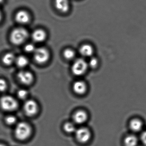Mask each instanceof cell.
<instances>
[{"instance_id": "2", "label": "cell", "mask_w": 146, "mask_h": 146, "mask_svg": "<svg viewBox=\"0 0 146 146\" xmlns=\"http://www.w3.org/2000/svg\"><path fill=\"white\" fill-rule=\"evenodd\" d=\"M31 133V127L29 124L25 122L19 123L15 128V136L18 139L21 141H23L29 138Z\"/></svg>"}, {"instance_id": "15", "label": "cell", "mask_w": 146, "mask_h": 146, "mask_svg": "<svg viewBox=\"0 0 146 146\" xmlns=\"http://www.w3.org/2000/svg\"><path fill=\"white\" fill-rule=\"evenodd\" d=\"M130 128L132 131L137 132L140 131L142 128L143 124L140 119H134L130 122Z\"/></svg>"}, {"instance_id": "10", "label": "cell", "mask_w": 146, "mask_h": 146, "mask_svg": "<svg viewBox=\"0 0 146 146\" xmlns=\"http://www.w3.org/2000/svg\"><path fill=\"white\" fill-rule=\"evenodd\" d=\"M88 116L87 113L83 110L77 111L73 116V119L76 123L82 124L87 121Z\"/></svg>"}, {"instance_id": "18", "label": "cell", "mask_w": 146, "mask_h": 146, "mask_svg": "<svg viewBox=\"0 0 146 146\" xmlns=\"http://www.w3.org/2000/svg\"><path fill=\"white\" fill-rule=\"evenodd\" d=\"M15 62L19 67L23 68L28 65L29 61L26 57L21 55L16 58Z\"/></svg>"}, {"instance_id": "9", "label": "cell", "mask_w": 146, "mask_h": 146, "mask_svg": "<svg viewBox=\"0 0 146 146\" xmlns=\"http://www.w3.org/2000/svg\"><path fill=\"white\" fill-rule=\"evenodd\" d=\"M56 9L62 13H66L70 10V4L68 0H55Z\"/></svg>"}, {"instance_id": "20", "label": "cell", "mask_w": 146, "mask_h": 146, "mask_svg": "<svg viewBox=\"0 0 146 146\" xmlns=\"http://www.w3.org/2000/svg\"><path fill=\"white\" fill-rule=\"evenodd\" d=\"M64 129L66 132L69 133H73L76 130L75 124L71 122L66 123L64 125Z\"/></svg>"}, {"instance_id": "7", "label": "cell", "mask_w": 146, "mask_h": 146, "mask_svg": "<svg viewBox=\"0 0 146 146\" xmlns=\"http://www.w3.org/2000/svg\"><path fill=\"white\" fill-rule=\"evenodd\" d=\"M24 111L26 115L33 116L37 113L38 106L37 103L33 100H28L25 102L23 106Z\"/></svg>"}, {"instance_id": "27", "label": "cell", "mask_w": 146, "mask_h": 146, "mask_svg": "<svg viewBox=\"0 0 146 146\" xmlns=\"http://www.w3.org/2000/svg\"><path fill=\"white\" fill-rule=\"evenodd\" d=\"M2 13H1V11H0V22L1 21V19H2Z\"/></svg>"}, {"instance_id": "19", "label": "cell", "mask_w": 146, "mask_h": 146, "mask_svg": "<svg viewBox=\"0 0 146 146\" xmlns=\"http://www.w3.org/2000/svg\"><path fill=\"white\" fill-rule=\"evenodd\" d=\"M63 55L65 58L71 60L75 58L76 53L75 51L71 48H66L63 52Z\"/></svg>"}, {"instance_id": "17", "label": "cell", "mask_w": 146, "mask_h": 146, "mask_svg": "<svg viewBox=\"0 0 146 146\" xmlns=\"http://www.w3.org/2000/svg\"><path fill=\"white\" fill-rule=\"evenodd\" d=\"M16 58L15 55L12 53L6 54L2 58V62L6 65H11L15 62Z\"/></svg>"}, {"instance_id": "11", "label": "cell", "mask_w": 146, "mask_h": 146, "mask_svg": "<svg viewBox=\"0 0 146 146\" xmlns=\"http://www.w3.org/2000/svg\"><path fill=\"white\" fill-rule=\"evenodd\" d=\"M17 22L21 24L28 23L30 20V16L25 11H20L18 12L15 16Z\"/></svg>"}, {"instance_id": "26", "label": "cell", "mask_w": 146, "mask_h": 146, "mask_svg": "<svg viewBox=\"0 0 146 146\" xmlns=\"http://www.w3.org/2000/svg\"><path fill=\"white\" fill-rule=\"evenodd\" d=\"M141 140L143 145L146 146V131H143L141 135Z\"/></svg>"}, {"instance_id": "5", "label": "cell", "mask_w": 146, "mask_h": 146, "mask_svg": "<svg viewBox=\"0 0 146 146\" xmlns=\"http://www.w3.org/2000/svg\"><path fill=\"white\" fill-rule=\"evenodd\" d=\"M34 53V59L38 64H44L49 59L50 56L49 52L44 48H37Z\"/></svg>"}, {"instance_id": "21", "label": "cell", "mask_w": 146, "mask_h": 146, "mask_svg": "<svg viewBox=\"0 0 146 146\" xmlns=\"http://www.w3.org/2000/svg\"><path fill=\"white\" fill-rule=\"evenodd\" d=\"M28 95V92L26 90L22 89L18 90L17 92L18 97L21 100H24Z\"/></svg>"}, {"instance_id": "4", "label": "cell", "mask_w": 146, "mask_h": 146, "mask_svg": "<svg viewBox=\"0 0 146 146\" xmlns=\"http://www.w3.org/2000/svg\"><path fill=\"white\" fill-rule=\"evenodd\" d=\"M88 66V63L84 59H77L72 64V73L76 76H82L87 71Z\"/></svg>"}, {"instance_id": "13", "label": "cell", "mask_w": 146, "mask_h": 146, "mask_svg": "<svg viewBox=\"0 0 146 146\" xmlns=\"http://www.w3.org/2000/svg\"><path fill=\"white\" fill-rule=\"evenodd\" d=\"M46 38V34L42 29L36 30L32 34V38L34 41L36 42H42Z\"/></svg>"}, {"instance_id": "12", "label": "cell", "mask_w": 146, "mask_h": 146, "mask_svg": "<svg viewBox=\"0 0 146 146\" xmlns=\"http://www.w3.org/2000/svg\"><path fill=\"white\" fill-rule=\"evenodd\" d=\"M73 90L76 94L83 95L85 94L87 91V85L83 81H76L73 84Z\"/></svg>"}, {"instance_id": "16", "label": "cell", "mask_w": 146, "mask_h": 146, "mask_svg": "<svg viewBox=\"0 0 146 146\" xmlns=\"http://www.w3.org/2000/svg\"><path fill=\"white\" fill-rule=\"evenodd\" d=\"M138 141V139L136 136L131 135L125 138L124 143L125 146H137Z\"/></svg>"}, {"instance_id": "23", "label": "cell", "mask_w": 146, "mask_h": 146, "mask_svg": "<svg viewBox=\"0 0 146 146\" xmlns=\"http://www.w3.org/2000/svg\"><path fill=\"white\" fill-rule=\"evenodd\" d=\"M98 60L96 58L93 57L90 58L89 61L88 63V65L92 68H96L98 65Z\"/></svg>"}, {"instance_id": "29", "label": "cell", "mask_w": 146, "mask_h": 146, "mask_svg": "<svg viewBox=\"0 0 146 146\" xmlns=\"http://www.w3.org/2000/svg\"><path fill=\"white\" fill-rule=\"evenodd\" d=\"M0 146H5V145L3 144H0Z\"/></svg>"}, {"instance_id": "25", "label": "cell", "mask_w": 146, "mask_h": 146, "mask_svg": "<svg viewBox=\"0 0 146 146\" xmlns=\"http://www.w3.org/2000/svg\"><path fill=\"white\" fill-rule=\"evenodd\" d=\"M7 85L6 81L5 79L0 78V91H5L7 88Z\"/></svg>"}, {"instance_id": "3", "label": "cell", "mask_w": 146, "mask_h": 146, "mask_svg": "<svg viewBox=\"0 0 146 146\" xmlns=\"http://www.w3.org/2000/svg\"><path fill=\"white\" fill-rule=\"evenodd\" d=\"M18 106L17 101L11 96H4L0 99V106L5 111H15L17 109Z\"/></svg>"}, {"instance_id": "22", "label": "cell", "mask_w": 146, "mask_h": 146, "mask_svg": "<svg viewBox=\"0 0 146 146\" xmlns=\"http://www.w3.org/2000/svg\"><path fill=\"white\" fill-rule=\"evenodd\" d=\"M5 122L7 124L12 125L16 123L17 118L13 115H9L6 117Z\"/></svg>"}, {"instance_id": "24", "label": "cell", "mask_w": 146, "mask_h": 146, "mask_svg": "<svg viewBox=\"0 0 146 146\" xmlns=\"http://www.w3.org/2000/svg\"><path fill=\"white\" fill-rule=\"evenodd\" d=\"M36 49L35 45L31 43L27 44L25 47V50L28 53L34 52Z\"/></svg>"}, {"instance_id": "1", "label": "cell", "mask_w": 146, "mask_h": 146, "mask_svg": "<svg viewBox=\"0 0 146 146\" xmlns=\"http://www.w3.org/2000/svg\"><path fill=\"white\" fill-rule=\"evenodd\" d=\"M29 36L28 31L23 28H17L12 31L10 39L13 44L21 45L23 43Z\"/></svg>"}, {"instance_id": "14", "label": "cell", "mask_w": 146, "mask_h": 146, "mask_svg": "<svg viewBox=\"0 0 146 146\" xmlns=\"http://www.w3.org/2000/svg\"><path fill=\"white\" fill-rule=\"evenodd\" d=\"M79 52L84 57H90L94 53V48L90 44H84L80 47Z\"/></svg>"}, {"instance_id": "8", "label": "cell", "mask_w": 146, "mask_h": 146, "mask_svg": "<svg viewBox=\"0 0 146 146\" xmlns=\"http://www.w3.org/2000/svg\"><path fill=\"white\" fill-rule=\"evenodd\" d=\"M17 78L21 83L25 85L30 84L34 80L33 74L28 71H20L18 73Z\"/></svg>"}, {"instance_id": "28", "label": "cell", "mask_w": 146, "mask_h": 146, "mask_svg": "<svg viewBox=\"0 0 146 146\" xmlns=\"http://www.w3.org/2000/svg\"><path fill=\"white\" fill-rule=\"evenodd\" d=\"M3 1H4V0H0V4L2 3V2H3Z\"/></svg>"}, {"instance_id": "6", "label": "cell", "mask_w": 146, "mask_h": 146, "mask_svg": "<svg viewBox=\"0 0 146 146\" xmlns=\"http://www.w3.org/2000/svg\"><path fill=\"white\" fill-rule=\"evenodd\" d=\"M75 133L77 140L82 143H87L91 138L90 131L85 127H82L76 129Z\"/></svg>"}]
</instances>
